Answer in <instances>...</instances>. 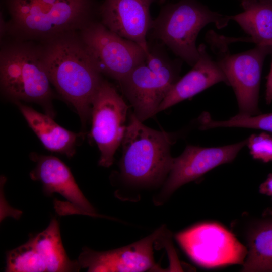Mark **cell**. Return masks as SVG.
<instances>
[{
  "instance_id": "1",
  "label": "cell",
  "mask_w": 272,
  "mask_h": 272,
  "mask_svg": "<svg viewBox=\"0 0 272 272\" xmlns=\"http://www.w3.org/2000/svg\"><path fill=\"white\" fill-rule=\"evenodd\" d=\"M40 43L50 83L75 108L85 126L103 80L102 74L87 52L79 32Z\"/></svg>"
},
{
  "instance_id": "2",
  "label": "cell",
  "mask_w": 272,
  "mask_h": 272,
  "mask_svg": "<svg viewBox=\"0 0 272 272\" xmlns=\"http://www.w3.org/2000/svg\"><path fill=\"white\" fill-rule=\"evenodd\" d=\"M100 3L98 0H5L10 20L4 37L43 43L79 32L98 20Z\"/></svg>"
},
{
  "instance_id": "3",
  "label": "cell",
  "mask_w": 272,
  "mask_h": 272,
  "mask_svg": "<svg viewBox=\"0 0 272 272\" xmlns=\"http://www.w3.org/2000/svg\"><path fill=\"white\" fill-rule=\"evenodd\" d=\"M0 52V82L3 93L15 101L41 105L54 116L53 93L46 71L40 43L5 37Z\"/></svg>"
},
{
  "instance_id": "4",
  "label": "cell",
  "mask_w": 272,
  "mask_h": 272,
  "mask_svg": "<svg viewBox=\"0 0 272 272\" xmlns=\"http://www.w3.org/2000/svg\"><path fill=\"white\" fill-rule=\"evenodd\" d=\"M129 118L121 144V178L137 187L164 183L174 159L170 153L171 135L147 127L133 113Z\"/></svg>"
},
{
  "instance_id": "5",
  "label": "cell",
  "mask_w": 272,
  "mask_h": 272,
  "mask_svg": "<svg viewBox=\"0 0 272 272\" xmlns=\"http://www.w3.org/2000/svg\"><path fill=\"white\" fill-rule=\"evenodd\" d=\"M230 20V16L212 11L195 0H180L162 7L150 31L154 39L192 66L199 56L196 41L200 30L209 23L222 28Z\"/></svg>"
},
{
  "instance_id": "6",
  "label": "cell",
  "mask_w": 272,
  "mask_h": 272,
  "mask_svg": "<svg viewBox=\"0 0 272 272\" xmlns=\"http://www.w3.org/2000/svg\"><path fill=\"white\" fill-rule=\"evenodd\" d=\"M79 34L100 73L118 82L145 62L146 52L139 44L109 30L99 20Z\"/></svg>"
},
{
  "instance_id": "7",
  "label": "cell",
  "mask_w": 272,
  "mask_h": 272,
  "mask_svg": "<svg viewBox=\"0 0 272 272\" xmlns=\"http://www.w3.org/2000/svg\"><path fill=\"white\" fill-rule=\"evenodd\" d=\"M175 238L192 261L206 268L243 265L248 253L232 233L216 223L196 225L178 233Z\"/></svg>"
},
{
  "instance_id": "8",
  "label": "cell",
  "mask_w": 272,
  "mask_h": 272,
  "mask_svg": "<svg viewBox=\"0 0 272 272\" xmlns=\"http://www.w3.org/2000/svg\"><path fill=\"white\" fill-rule=\"evenodd\" d=\"M212 38L214 47L218 49L217 61L227 78L228 85L232 86L236 95L238 114H259L262 69L266 56L272 53V46L256 45L248 51L232 54L226 50L225 44L221 43L220 38H218L219 40L216 37Z\"/></svg>"
},
{
  "instance_id": "9",
  "label": "cell",
  "mask_w": 272,
  "mask_h": 272,
  "mask_svg": "<svg viewBox=\"0 0 272 272\" xmlns=\"http://www.w3.org/2000/svg\"><path fill=\"white\" fill-rule=\"evenodd\" d=\"M128 106L115 87L103 79L93 100L91 135L101 153L100 166L108 167L124 135Z\"/></svg>"
},
{
  "instance_id": "10",
  "label": "cell",
  "mask_w": 272,
  "mask_h": 272,
  "mask_svg": "<svg viewBox=\"0 0 272 272\" xmlns=\"http://www.w3.org/2000/svg\"><path fill=\"white\" fill-rule=\"evenodd\" d=\"M181 66V61L174 60L162 69L153 71L145 62L118 82L139 120L143 122L158 113L161 103L180 78Z\"/></svg>"
},
{
  "instance_id": "11",
  "label": "cell",
  "mask_w": 272,
  "mask_h": 272,
  "mask_svg": "<svg viewBox=\"0 0 272 272\" xmlns=\"http://www.w3.org/2000/svg\"><path fill=\"white\" fill-rule=\"evenodd\" d=\"M247 142L246 139L218 147L187 146L179 156L174 158L169 173L154 202L162 204L182 185L198 179L217 166L232 161Z\"/></svg>"
},
{
  "instance_id": "12",
  "label": "cell",
  "mask_w": 272,
  "mask_h": 272,
  "mask_svg": "<svg viewBox=\"0 0 272 272\" xmlns=\"http://www.w3.org/2000/svg\"><path fill=\"white\" fill-rule=\"evenodd\" d=\"M165 233L162 226L130 245L106 251L83 249L78 262L81 268L95 272H141L155 266L153 246Z\"/></svg>"
},
{
  "instance_id": "13",
  "label": "cell",
  "mask_w": 272,
  "mask_h": 272,
  "mask_svg": "<svg viewBox=\"0 0 272 272\" xmlns=\"http://www.w3.org/2000/svg\"><path fill=\"white\" fill-rule=\"evenodd\" d=\"M156 0H103L99 8V21L109 30L139 44L146 54L147 41L153 19L150 7Z\"/></svg>"
},
{
  "instance_id": "14",
  "label": "cell",
  "mask_w": 272,
  "mask_h": 272,
  "mask_svg": "<svg viewBox=\"0 0 272 272\" xmlns=\"http://www.w3.org/2000/svg\"><path fill=\"white\" fill-rule=\"evenodd\" d=\"M36 165L30 175L32 179L40 181L43 193L50 196L61 195L78 209L80 213L98 216L95 210L79 188L67 166L53 156H34Z\"/></svg>"
},
{
  "instance_id": "15",
  "label": "cell",
  "mask_w": 272,
  "mask_h": 272,
  "mask_svg": "<svg viewBox=\"0 0 272 272\" xmlns=\"http://www.w3.org/2000/svg\"><path fill=\"white\" fill-rule=\"evenodd\" d=\"M199 56L191 70L173 85L161 103L158 112L187 99L219 82L228 85L227 78L217 61L208 53L206 47H198Z\"/></svg>"
},
{
  "instance_id": "16",
  "label": "cell",
  "mask_w": 272,
  "mask_h": 272,
  "mask_svg": "<svg viewBox=\"0 0 272 272\" xmlns=\"http://www.w3.org/2000/svg\"><path fill=\"white\" fill-rule=\"evenodd\" d=\"M15 103L29 126L47 149L69 157L74 155L80 134L61 127L48 114L41 113L18 101Z\"/></svg>"
},
{
  "instance_id": "17",
  "label": "cell",
  "mask_w": 272,
  "mask_h": 272,
  "mask_svg": "<svg viewBox=\"0 0 272 272\" xmlns=\"http://www.w3.org/2000/svg\"><path fill=\"white\" fill-rule=\"evenodd\" d=\"M241 5L243 11L230 19L250 35L245 41L268 45L272 42V0H243Z\"/></svg>"
},
{
  "instance_id": "18",
  "label": "cell",
  "mask_w": 272,
  "mask_h": 272,
  "mask_svg": "<svg viewBox=\"0 0 272 272\" xmlns=\"http://www.w3.org/2000/svg\"><path fill=\"white\" fill-rule=\"evenodd\" d=\"M30 238L44 261L47 271H76L81 268L78 261H72L67 256L56 219H52L44 231Z\"/></svg>"
},
{
  "instance_id": "19",
  "label": "cell",
  "mask_w": 272,
  "mask_h": 272,
  "mask_svg": "<svg viewBox=\"0 0 272 272\" xmlns=\"http://www.w3.org/2000/svg\"><path fill=\"white\" fill-rule=\"evenodd\" d=\"M244 271H272V221L260 224L248 238Z\"/></svg>"
},
{
  "instance_id": "20",
  "label": "cell",
  "mask_w": 272,
  "mask_h": 272,
  "mask_svg": "<svg viewBox=\"0 0 272 272\" xmlns=\"http://www.w3.org/2000/svg\"><path fill=\"white\" fill-rule=\"evenodd\" d=\"M6 271L8 272L47 271L46 265L31 238L25 244L9 251Z\"/></svg>"
},
{
  "instance_id": "21",
  "label": "cell",
  "mask_w": 272,
  "mask_h": 272,
  "mask_svg": "<svg viewBox=\"0 0 272 272\" xmlns=\"http://www.w3.org/2000/svg\"><path fill=\"white\" fill-rule=\"evenodd\" d=\"M218 127H241L260 129L272 134V113L255 115L238 114L228 120H212L209 114L203 113L199 118L201 130Z\"/></svg>"
},
{
  "instance_id": "22",
  "label": "cell",
  "mask_w": 272,
  "mask_h": 272,
  "mask_svg": "<svg viewBox=\"0 0 272 272\" xmlns=\"http://www.w3.org/2000/svg\"><path fill=\"white\" fill-rule=\"evenodd\" d=\"M247 140L246 145L254 159L265 163L272 161V134H253Z\"/></svg>"
},
{
  "instance_id": "23",
  "label": "cell",
  "mask_w": 272,
  "mask_h": 272,
  "mask_svg": "<svg viewBox=\"0 0 272 272\" xmlns=\"http://www.w3.org/2000/svg\"><path fill=\"white\" fill-rule=\"evenodd\" d=\"M259 191L272 198V173L270 174L265 181L260 185Z\"/></svg>"
},
{
  "instance_id": "24",
  "label": "cell",
  "mask_w": 272,
  "mask_h": 272,
  "mask_svg": "<svg viewBox=\"0 0 272 272\" xmlns=\"http://www.w3.org/2000/svg\"><path fill=\"white\" fill-rule=\"evenodd\" d=\"M265 100L267 104H269L272 102V63L270 71L267 77Z\"/></svg>"
},
{
  "instance_id": "25",
  "label": "cell",
  "mask_w": 272,
  "mask_h": 272,
  "mask_svg": "<svg viewBox=\"0 0 272 272\" xmlns=\"http://www.w3.org/2000/svg\"><path fill=\"white\" fill-rule=\"evenodd\" d=\"M268 45L272 46V42H271L270 43H269Z\"/></svg>"
}]
</instances>
